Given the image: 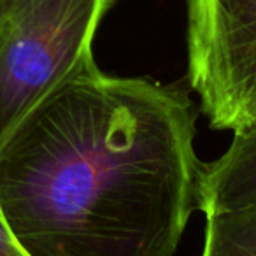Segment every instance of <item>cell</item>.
<instances>
[{"label": "cell", "instance_id": "7a4b0ae2", "mask_svg": "<svg viewBox=\"0 0 256 256\" xmlns=\"http://www.w3.org/2000/svg\"><path fill=\"white\" fill-rule=\"evenodd\" d=\"M116 0H0V150L58 84L96 64L93 40Z\"/></svg>", "mask_w": 256, "mask_h": 256}, {"label": "cell", "instance_id": "277c9868", "mask_svg": "<svg viewBox=\"0 0 256 256\" xmlns=\"http://www.w3.org/2000/svg\"><path fill=\"white\" fill-rule=\"evenodd\" d=\"M256 204V126L235 134L228 148L206 164L200 210L206 216Z\"/></svg>", "mask_w": 256, "mask_h": 256}, {"label": "cell", "instance_id": "5b68a950", "mask_svg": "<svg viewBox=\"0 0 256 256\" xmlns=\"http://www.w3.org/2000/svg\"><path fill=\"white\" fill-rule=\"evenodd\" d=\"M200 256H256V204L206 216Z\"/></svg>", "mask_w": 256, "mask_h": 256}, {"label": "cell", "instance_id": "8992f818", "mask_svg": "<svg viewBox=\"0 0 256 256\" xmlns=\"http://www.w3.org/2000/svg\"><path fill=\"white\" fill-rule=\"evenodd\" d=\"M0 256H30L20 246V242L16 240L12 232L9 230L2 212H0Z\"/></svg>", "mask_w": 256, "mask_h": 256}, {"label": "cell", "instance_id": "3957f363", "mask_svg": "<svg viewBox=\"0 0 256 256\" xmlns=\"http://www.w3.org/2000/svg\"><path fill=\"white\" fill-rule=\"evenodd\" d=\"M188 82L210 128L256 126V0H188Z\"/></svg>", "mask_w": 256, "mask_h": 256}, {"label": "cell", "instance_id": "6da1fadb", "mask_svg": "<svg viewBox=\"0 0 256 256\" xmlns=\"http://www.w3.org/2000/svg\"><path fill=\"white\" fill-rule=\"evenodd\" d=\"M179 84L65 79L0 150V212L30 256H174L200 210L206 164Z\"/></svg>", "mask_w": 256, "mask_h": 256}]
</instances>
